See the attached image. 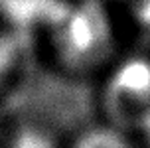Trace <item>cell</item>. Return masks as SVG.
<instances>
[{"label":"cell","instance_id":"6da1fadb","mask_svg":"<svg viewBox=\"0 0 150 148\" xmlns=\"http://www.w3.org/2000/svg\"><path fill=\"white\" fill-rule=\"evenodd\" d=\"M103 120L125 132H150V57H128L112 67L101 87Z\"/></svg>","mask_w":150,"mask_h":148},{"label":"cell","instance_id":"7a4b0ae2","mask_svg":"<svg viewBox=\"0 0 150 148\" xmlns=\"http://www.w3.org/2000/svg\"><path fill=\"white\" fill-rule=\"evenodd\" d=\"M65 148H136V142L132 134L101 120L79 130Z\"/></svg>","mask_w":150,"mask_h":148},{"label":"cell","instance_id":"3957f363","mask_svg":"<svg viewBox=\"0 0 150 148\" xmlns=\"http://www.w3.org/2000/svg\"><path fill=\"white\" fill-rule=\"evenodd\" d=\"M6 148H65L57 136L40 125H22L8 138Z\"/></svg>","mask_w":150,"mask_h":148},{"label":"cell","instance_id":"277c9868","mask_svg":"<svg viewBox=\"0 0 150 148\" xmlns=\"http://www.w3.org/2000/svg\"><path fill=\"white\" fill-rule=\"evenodd\" d=\"M16 63V45L6 30L0 28V87L4 85L8 75L12 73Z\"/></svg>","mask_w":150,"mask_h":148},{"label":"cell","instance_id":"5b68a950","mask_svg":"<svg viewBox=\"0 0 150 148\" xmlns=\"http://www.w3.org/2000/svg\"><path fill=\"white\" fill-rule=\"evenodd\" d=\"M146 140H148V144H150V132H148V134H146Z\"/></svg>","mask_w":150,"mask_h":148}]
</instances>
